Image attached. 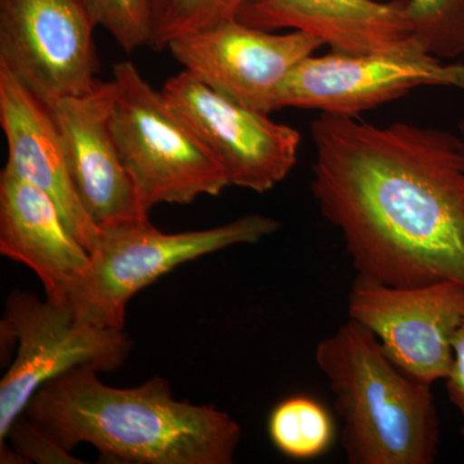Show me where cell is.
<instances>
[{"label":"cell","mask_w":464,"mask_h":464,"mask_svg":"<svg viewBox=\"0 0 464 464\" xmlns=\"http://www.w3.org/2000/svg\"><path fill=\"white\" fill-rule=\"evenodd\" d=\"M311 191L356 276L464 285V139L423 125L320 114Z\"/></svg>","instance_id":"1"},{"label":"cell","mask_w":464,"mask_h":464,"mask_svg":"<svg viewBox=\"0 0 464 464\" xmlns=\"http://www.w3.org/2000/svg\"><path fill=\"white\" fill-rule=\"evenodd\" d=\"M92 366L43 384L24 414L72 453L90 444L106 463L231 464L240 424L215 406L174 399L167 380L108 386Z\"/></svg>","instance_id":"2"},{"label":"cell","mask_w":464,"mask_h":464,"mask_svg":"<svg viewBox=\"0 0 464 464\" xmlns=\"http://www.w3.org/2000/svg\"><path fill=\"white\" fill-rule=\"evenodd\" d=\"M350 464H432L440 420L431 386L392 364L373 333L348 319L317 343Z\"/></svg>","instance_id":"3"},{"label":"cell","mask_w":464,"mask_h":464,"mask_svg":"<svg viewBox=\"0 0 464 464\" xmlns=\"http://www.w3.org/2000/svg\"><path fill=\"white\" fill-rule=\"evenodd\" d=\"M271 217L246 215L207 230L167 234L149 218L99 228L90 265L70 293L76 316L102 328L124 329L130 299L177 266L218 252L256 244L280 228Z\"/></svg>","instance_id":"4"},{"label":"cell","mask_w":464,"mask_h":464,"mask_svg":"<svg viewBox=\"0 0 464 464\" xmlns=\"http://www.w3.org/2000/svg\"><path fill=\"white\" fill-rule=\"evenodd\" d=\"M112 82V134L145 213L217 197L230 186L212 152L134 63H115Z\"/></svg>","instance_id":"5"},{"label":"cell","mask_w":464,"mask_h":464,"mask_svg":"<svg viewBox=\"0 0 464 464\" xmlns=\"http://www.w3.org/2000/svg\"><path fill=\"white\" fill-rule=\"evenodd\" d=\"M132 344L124 329L83 322L67 302L14 290L0 322L2 353L16 346V357L0 382V442L43 384L79 366L115 371Z\"/></svg>","instance_id":"6"},{"label":"cell","mask_w":464,"mask_h":464,"mask_svg":"<svg viewBox=\"0 0 464 464\" xmlns=\"http://www.w3.org/2000/svg\"><path fill=\"white\" fill-rule=\"evenodd\" d=\"M97 24L83 0H0V66L48 108L100 79Z\"/></svg>","instance_id":"7"},{"label":"cell","mask_w":464,"mask_h":464,"mask_svg":"<svg viewBox=\"0 0 464 464\" xmlns=\"http://www.w3.org/2000/svg\"><path fill=\"white\" fill-rule=\"evenodd\" d=\"M422 87L464 90V63H447L417 43L399 50L307 57L280 90L277 108L357 116Z\"/></svg>","instance_id":"8"},{"label":"cell","mask_w":464,"mask_h":464,"mask_svg":"<svg viewBox=\"0 0 464 464\" xmlns=\"http://www.w3.org/2000/svg\"><path fill=\"white\" fill-rule=\"evenodd\" d=\"M348 319L373 333L392 364L426 386L447 380L464 322V285L392 286L356 276Z\"/></svg>","instance_id":"9"},{"label":"cell","mask_w":464,"mask_h":464,"mask_svg":"<svg viewBox=\"0 0 464 464\" xmlns=\"http://www.w3.org/2000/svg\"><path fill=\"white\" fill-rule=\"evenodd\" d=\"M324 43L307 33L276 34L237 18L179 36L167 50L183 70L226 99L270 115L290 72Z\"/></svg>","instance_id":"10"},{"label":"cell","mask_w":464,"mask_h":464,"mask_svg":"<svg viewBox=\"0 0 464 464\" xmlns=\"http://www.w3.org/2000/svg\"><path fill=\"white\" fill-rule=\"evenodd\" d=\"M161 92L224 168L230 186L264 194L297 164L301 133L295 128L226 99L186 70Z\"/></svg>","instance_id":"11"},{"label":"cell","mask_w":464,"mask_h":464,"mask_svg":"<svg viewBox=\"0 0 464 464\" xmlns=\"http://www.w3.org/2000/svg\"><path fill=\"white\" fill-rule=\"evenodd\" d=\"M114 82L52 106L76 194L97 227L149 218L111 130Z\"/></svg>","instance_id":"12"},{"label":"cell","mask_w":464,"mask_h":464,"mask_svg":"<svg viewBox=\"0 0 464 464\" xmlns=\"http://www.w3.org/2000/svg\"><path fill=\"white\" fill-rule=\"evenodd\" d=\"M0 253L33 270L54 302H67L91 259L56 201L7 168L0 173Z\"/></svg>","instance_id":"13"},{"label":"cell","mask_w":464,"mask_h":464,"mask_svg":"<svg viewBox=\"0 0 464 464\" xmlns=\"http://www.w3.org/2000/svg\"><path fill=\"white\" fill-rule=\"evenodd\" d=\"M0 125L8 150L5 168L47 192L56 201L70 230L91 252L99 227L76 194L53 112L3 66Z\"/></svg>","instance_id":"14"},{"label":"cell","mask_w":464,"mask_h":464,"mask_svg":"<svg viewBox=\"0 0 464 464\" xmlns=\"http://www.w3.org/2000/svg\"><path fill=\"white\" fill-rule=\"evenodd\" d=\"M237 20L268 32L307 33L341 53L399 50L415 43L406 0H253Z\"/></svg>","instance_id":"15"},{"label":"cell","mask_w":464,"mask_h":464,"mask_svg":"<svg viewBox=\"0 0 464 464\" xmlns=\"http://www.w3.org/2000/svg\"><path fill=\"white\" fill-rule=\"evenodd\" d=\"M274 447L292 459L308 460L323 456L334 441V422L317 399L295 395L275 406L268 420Z\"/></svg>","instance_id":"16"},{"label":"cell","mask_w":464,"mask_h":464,"mask_svg":"<svg viewBox=\"0 0 464 464\" xmlns=\"http://www.w3.org/2000/svg\"><path fill=\"white\" fill-rule=\"evenodd\" d=\"M151 16L149 48L161 52L179 36L239 17L253 0H148Z\"/></svg>","instance_id":"17"},{"label":"cell","mask_w":464,"mask_h":464,"mask_svg":"<svg viewBox=\"0 0 464 464\" xmlns=\"http://www.w3.org/2000/svg\"><path fill=\"white\" fill-rule=\"evenodd\" d=\"M413 39L440 60L464 54V0H406Z\"/></svg>","instance_id":"18"},{"label":"cell","mask_w":464,"mask_h":464,"mask_svg":"<svg viewBox=\"0 0 464 464\" xmlns=\"http://www.w3.org/2000/svg\"><path fill=\"white\" fill-rule=\"evenodd\" d=\"M97 26L103 27L127 53L149 47L151 16L148 0H83Z\"/></svg>","instance_id":"19"},{"label":"cell","mask_w":464,"mask_h":464,"mask_svg":"<svg viewBox=\"0 0 464 464\" xmlns=\"http://www.w3.org/2000/svg\"><path fill=\"white\" fill-rule=\"evenodd\" d=\"M5 441L16 451L24 464L83 463L72 457L70 451L61 448L50 436L45 435L24 413L12 424Z\"/></svg>","instance_id":"20"},{"label":"cell","mask_w":464,"mask_h":464,"mask_svg":"<svg viewBox=\"0 0 464 464\" xmlns=\"http://www.w3.org/2000/svg\"><path fill=\"white\" fill-rule=\"evenodd\" d=\"M445 383H447L449 401L454 405L462 420L460 435L464 439V322L454 340L453 364Z\"/></svg>","instance_id":"21"},{"label":"cell","mask_w":464,"mask_h":464,"mask_svg":"<svg viewBox=\"0 0 464 464\" xmlns=\"http://www.w3.org/2000/svg\"><path fill=\"white\" fill-rule=\"evenodd\" d=\"M459 133H460V136H462L464 139V121H463V123H460Z\"/></svg>","instance_id":"22"}]
</instances>
